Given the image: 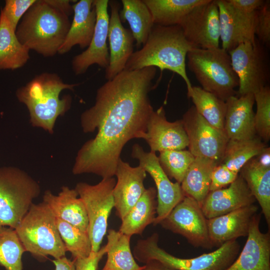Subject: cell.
Returning <instances> with one entry per match:
<instances>
[{"label": "cell", "mask_w": 270, "mask_h": 270, "mask_svg": "<svg viewBox=\"0 0 270 270\" xmlns=\"http://www.w3.org/2000/svg\"><path fill=\"white\" fill-rule=\"evenodd\" d=\"M46 2L69 16L74 13L72 5L70 4L72 0H46Z\"/></svg>", "instance_id": "cell-44"}, {"label": "cell", "mask_w": 270, "mask_h": 270, "mask_svg": "<svg viewBox=\"0 0 270 270\" xmlns=\"http://www.w3.org/2000/svg\"><path fill=\"white\" fill-rule=\"evenodd\" d=\"M152 16L155 25H179L196 6L208 0H143Z\"/></svg>", "instance_id": "cell-31"}, {"label": "cell", "mask_w": 270, "mask_h": 270, "mask_svg": "<svg viewBox=\"0 0 270 270\" xmlns=\"http://www.w3.org/2000/svg\"><path fill=\"white\" fill-rule=\"evenodd\" d=\"M260 216H253L244 246L225 270H270V232L260 231Z\"/></svg>", "instance_id": "cell-20"}, {"label": "cell", "mask_w": 270, "mask_h": 270, "mask_svg": "<svg viewBox=\"0 0 270 270\" xmlns=\"http://www.w3.org/2000/svg\"><path fill=\"white\" fill-rule=\"evenodd\" d=\"M254 94L234 96L226 101L224 131L229 140H244L257 136L254 126Z\"/></svg>", "instance_id": "cell-23"}, {"label": "cell", "mask_w": 270, "mask_h": 270, "mask_svg": "<svg viewBox=\"0 0 270 270\" xmlns=\"http://www.w3.org/2000/svg\"><path fill=\"white\" fill-rule=\"evenodd\" d=\"M26 252L42 262L51 256L58 259L67 252L56 224V217L44 201L32 204L15 228Z\"/></svg>", "instance_id": "cell-5"}, {"label": "cell", "mask_w": 270, "mask_h": 270, "mask_svg": "<svg viewBox=\"0 0 270 270\" xmlns=\"http://www.w3.org/2000/svg\"><path fill=\"white\" fill-rule=\"evenodd\" d=\"M187 94L200 114L212 126L224 130L226 109L225 101L197 86H192L188 90Z\"/></svg>", "instance_id": "cell-33"}, {"label": "cell", "mask_w": 270, "mask_h": 270, "mask_svg": "<svg viewBox=\"0 0 270 270\" xmlns=\"http://www.w3.org/2000/svg\"><path fill=\"white\" fill-rule=\"evenodd\" d=\"M70 23L68 16L46 0H36L22 17L16 34L30 50L44 57H52L64 43Z\"/></svg>", "instance_id": "cell-4"}, {"label": "cell", "mask_w": 270, "mask_h": 270, "mask_svg": "<svg viewBox=\"0 0 270 270\" xmlns=\"http://www.w3.org/2000/svg\"><path fill=\"white\" fill-rule=\"evenodd\" d=\"M114 177L102 178L96 184L78 182L75 190L83 201L88 220V234L92 252H97L107 232L108 218L114 208Z\"/></svg>", "instance_id": "cell-10"}, {"label": "cell", "mask_w": 270, "mask_h": 270, "mask_svg": "<svg viewBox=\"0 0 270 270\" xmlns=\"http://www.w3.org/2000/svg\"><path fill=\"white\" fill-rule=\"evenodd\" d=\"M29 52L20 42L16 31L0 10V70H14L22 67L30 58Z\"/></svg>", "instance_id": "cell-29"}, {"label": "cell", "mask_w": 270, "mask_h": 270, "mask_svg": "<svg viewBox=\"0 0 270 270\" xmlns=\"http://www.w3.org/2000/svg\"><path fill=\"white\" fill-rule=\"evenodd\" d=\"M74 17L65 40L58 54L68 52L76 45L88 48L94 35L96 14L94 0H80L72 5Z\"/></svg>", "instance_id": "cell-24"}, {"label": "cell", "mask_w": 270, "mask_h": 270, "mask_svg": "<svg viewBox=\"0 0 270 270\" xmlns=\"http://www.w3.org/2000/svg\"><path fill=\"white\" fill-rule=\"evenodd\" d=\"M108 4L111 12L108 38L110 44V62L105 72V78L107 80L112 79L124 70L128 60L134 52V41L130 30L122 24L119 3L111 0Z\"/></svg>", "instance_id": "cell-18"}, {"label": "cell", "mask_w": 270, "mask_h": 270, "mask_svg": "<svg viewBox=\"0 0 270 270\" xmlns=\"http://www.w3.org/2000/svg\"><path fill=\"white\" fill-rule=\"evenodd\" d=\"M258 210V206L252 204L207 219L209 238L213 247H219L227 242L246 236L252 218Z\"/></svg>", "instance_id": "cell-22"}, {"label": "cell", "mask_w": 270, "mask_h": 270, "mask_svg": "<svg viewBox=\"0 0 270 270\" xmlns=\"http://www.w3.org/2000/svg\"><path fill=\"white\" fill-rule=\"evenodd\" d=\"M141 270H175L170 268L160 262L152 260L148 261L143 266V268Z\"/></svg>", "instance_id": "cell-47"}, {"label": "cell", "mask_w": 270, "mask_h": 270, "mask_svg": "<svg viewBox=\"0 0 270 270\" xmlns=\"http://www.w3.org/2000/svg\"><path fill=\"white\" fill-rule=\"evenodd\" d=\"M255 201L245 180L238 174L228 188L210 192L201 208L205 217L210 219L250 206Z\"/></svg>", "instance_id": "cell-21"}, {"label": "cell", "mask_w": 270, "mask_h": 270, "mask_svg": "<svg viewBox=\"0 0 270 270\" xmlns=\"http://www.w3.org/2000/svg\"><path fill=\"white\" fill-rule=\"evenodd\" d=\"M239 174L257 200L270 228V168L260 164L254 158L246 162Z\"/></svg>", "instance_id": "cell-27"}, {"label": "cell", "mask_w": 270, "mask_h": 270, "mask_svg": "<svg viewBox=\"0 0 270 270\" xmlns=\"http://www.w3.org/2000/svg\"><path fill=\"white\" fill-rule=\"evenodd\" d=\"M156 190L154 187L146 188L130 211L121 220L119 231L132 236L141 235L146 228L153 224L156 215Z\"/></svg>", "instance_id": "cell-26"}, {"label": "cell", "mask_w": 270, "mask_h": 270, "mask_svg": "<svg viewBox=\"0 0 270 270\" xmlns=\"http://www.w3.org/2000/svg\"><path fill=\"white\" fill-rule=\"evenodd\" d=\"M107 232V258L102 270H141L143 266L136 262L131 252V236L114 229Z\"/></svg>", "instance_id": "cell-30"}, {"label": "cell", "mask_w": 270, "mask_h": 270, "mask_svg": "<svg viewBox=\"0 0 270 270\" xmlns=\"http://www.w3.org/2000/svg\"><path fill=\"white\" fill-rule=\"evenodd\" d=\"M40 192L39 184L24 171L0 167V226L15 229Z\"/></svg>", "instance_id": "cell-8"}, {"label": "cell", "mask_w": 270, "mask_h": 270, "mask_svg": "<svg viewBox=\"0 0 270 270\" xmlns=\"http://www.w3.org/2000/svg\"><path fill=\"white\" fill-rule=\"evenodd\" d=\"M195 157L188 150H168L160 152L158 161L169 178L180 184Z\"/></svg>", "instance_id": "cell-37"}, {"label": "cell", "mask_w": 270, "mask_h": 270, "mask_svg": "<svg viewBox=\"0 0 270 270\" xmlns=\"http://www.w3.org/2000/svg\"><path fill=\"white\" fill-rule=\"evenodd\" d=\"M56 224L67 252L73 260L88 257L92 252L88 232L56 218Z\"/></svg>", "instance_id": "cell-36"}, {"label": "cell", "mask_w": 270, "mask_h": 270, "mask_svg": "<svg viewBox=\"0 0 270 270\" xmlns=\"http://www.w3.org/2000/svg\"><path fill=\"white\" fill-rule=\"evenodd\" d=\"M218 164L211 159L195 157L180 184L185 196H188L202 204L210 192L213 170Z\"/></svg>", "instance_id": "cell-28"}, {"label": "cell", "mask_w": 270, "mask_h": 270, "mask_svg": "<svg viewBox=\"0 0 270 270\" xmlns=\"http://www.w3.org/2000/svg\"><path fill=\"white\" fill-rule=\"evenodd\" d=\"M187 66L202 88L226 101L236 96L238 79L228 52L222 48H192L188 53Z\"/></svg>", "instance_id": "cell-7"}, {"label": "cell", "mask_w": 270, "mask_h": 270, "mask_svg": "<svg viewBox=\"0 0 270 270\" xmlns=\"http://www.w3.org/2000/svg\"><path fill=\"white\" fill-rule=\"evenodd\" d=\"M156 232L145 239L138 240L133 250L134 258L145 264L155 260L175 270H225L236 260L240 251L236 240L227 242L214 252L198 256L182 258L175 256L158 245Z\"/></svg>", "instance_id": "cell-6"}, {"label": "cell", "mask_w": 270, "mask_h": 270, "mask_svg": "<svg viewBox=\"0 0 270 270\" xmlns=\"http://www.w3.org/2000/svg\"><path fill=\"white\" fill-rule=\"evenodd\" d=\"M24 252L15 229L0 226V266L6 270H22Z\"/></svg>", "instance_id": "cell-35"}, {"label": "cell", "mask_w": 270, "mask_h": 270, "mask_svg": "<svg viewBox=\"0 0 270 270\" xmlns=\"http://www.w3.org/2000/svg\"><path fill=\"white\" fill-rule=\"evenodd\" d=\"M146 174V172L140 166L132 167L121 158L118 160L114 175L117 180L113 190V196L116 214L120 220L146 190L144 180Z\"/></svg>", "instance_id": "cell-19"}, {"label": "cell", "mask_w": 270, "mask_h": 270, "mask_svg": "<svg viewBox=\"0 0 270 270\" xmlns=\"http://www.w3.org/2000/svg\"></svg>", "instance_id": "cell-48"}, {"label": "cell", "mask_w": 270, "mask_h": 270, "mask_svg": "<svg viewBox=\"0 0 270 270\" xmlns=\"http://www.w3.org/2000/svg\"><path fill=\"white\" fill-rule=\"evenodd\" d=\"M158 224L184 236L196 248H213L209 238L207 218L201 206L190 196H184Z\"/></svg>", "instance_id": "cell-11"}, {"label": "cell", "mask_w": 270, "mask_h": 270, "mask_svg": "<svg viewBox=\"0 0 270 270\" xmlns=\"http://www.w3.org/2000/svg\"><path fill=\"white\" fill-rule=\"evenodd\" d=\"M237 10L246 14L257 11L264 4V0H227Z\"/></svg>", "instance_id": "cell-43"}, {"label": "cell", "mask_w": 270, "mask_h": 270, "mask_svg": "<svg viewBox=\"0 0 270 270\" xmlns=\"http://www.w3.org/2000/svg\"><path fill=\"white\" fill-rule=\"evenodd\" d=\"M78 85L64 83L57 74L45 72L19 88L16 94L26 106L32 125L52 134L56 120L66 114L72 104V97L66 95L60 98V92L64 90L73 91Z\"/></svg>", "instance_id": "cell-3"}, {"label": "cell", "mask_w": 270, "mask_h": 270, "mask_svg": "<svg viewBox=\"0 0 270 270\" xmlns=\"http://www.w3.org/2000/svg\"><path fill=\"white\" fill-rule=\"evenodd\" d=\"M256 111L254 114L256 134L265 142L270 139V88L266 86L254 94Z\"/></svg>", "instance_id": "cell-38"}, {"label": "cell", "mask_w": 270, "mask_h": 270, "mask_svg": "<svg viewBox=\"0 0 270 270\" xmlns=\"http://www.w3.org/2000/svg\"><path fill=\"white\" fill-rule=\"evenodd\" d=\"M179 26L185 38L194 48L220 47V25L216 0H208L194 8Z\"/></svg>", "instance_id": "cell-14"}, {"label": "cell", "mask_w": 270, "mask_h": 270, "mask_svg": "<svg viewBox=\"0 0 270 270\" xmlns=\"http://www.w3.org/2000/svg\"><path fill=\"white\" fill-rule=\"evenodd\" d=\"M108 0H94L96 20L94 35L86 50L74 56L72 61L75 74L85 73L92 64L106 68L110 62L107 46L110 16L108 12Z\"/></svg>", "instance_id": "cell-15"}, {"label": "cell", "mask_w": 270, "mask_h": 270, "mask_svg": "<svg viewBox=\"0 0 270 270\" xmlns=\"http://www.w3.org/2000/svg\"><path fill=\"white\" fill-rule=\"evenodd\" d=\"M36 0H6L1 11L14 31L22 17Z\"/></svg>", "instance_id": "cell-39"}, {"label": "cell", "mask_w": 270, "mask_h": 270, "mask_svg": "<svg viewBox=\"0 0 270 270\" xmlns=\"http://www.w3.org/2000/svg\"><path fill=\"white\" fill-rule=\"evenodd\" d=\"M142 139L145 140L150 152L182 150L188 141L182 120L171 122L167 120L163 106L152 112Z\"/></svg>", "instance_id": "cell-17"}, {"label": "cell", "mask_w": 270, "mask_h": 270, "mask_svg": "<svg viewBox=\"0 0 270 270\" xmlns=\"http://www.w3.org/2000/svg\"><path fill=\"white\" fill-rule=\"evenodd\" d=\"M76 190L63 186L58 195L46 190L43 201L50 208L56 218L88 232V220L85 206Z\"/></svg>", "instance_id": "cell-25"}, {"label": "cell", "mask_w": 270, "mask_h": 270, "mask_svg": "<svg viewBox=\"0 0 270 270\" xmlns=\"http://www.w3.org/2000/svg\"><path fill=\"white\" fill-rule=\"evenodd\" d=\"M52 262L55 266V270H75L74 260L66 256L58 259H54Z\"/></svg>", "instance_id": "cell-45"}, {"label": "cell", "mask_w": 270, "mask_h": 270, "mask_svg": "<svg viewBox=\"0 0 270 270\" xmlns=\"http://www.w3.org/2000/svg\"><path fill=\"white\" fill-rule=\"evenodd\" d=\"M156 69L124 70L97 90L94 104L80 116L85 133H97L78 150L73 174L115 175L122 151L133 138H142L154 110L148 94Z\"/></svg>", "instance_id": "cell-1"}, {"label": "cell", "mask_w": 270, "mask_h": 270, "mask_svg": "<svg viewBox=\"0 0 270 270\" xmlns=\"http://www.w3.org/2000/svg\"><path fill=\"white\" fill-rule=\"evenodd\" d=\"M218 8L222 48L228 52L240 44L256 39L257 11L246 14L234 8L227 0H216Z\"/></svg>", "instance_id": "cell-16"}, {"label": "cell", "mask_w": 270, "mask_h": 270, "mask_svg": "<svg viewBox=\"0 0 270 270\" xmlns=\"http://www.w3.org/2000/svg\"><path fill=\"white\" fill-rule=\"evenodd\" d=\"M106 254L105 246L100 248L97 252H91L86 258L73 260L75 270H97L99 262Z\"/></svg>", "instance_id": "cell-42"}, {"label": "cell", "mask_w": 270, "mask_h": 270, "mask_svg": "<svg viewBox=\"0 0 270 270\" xmlns=\"http://www.w3.org/2000/svg\"><path fill=\"white\" fill-rule=\"evenodd\" d=\"M268 48L256 38L254 42L242 43L228 52L238 79L237 96L254 94L268 86L270 61Z\"/></svg>", "instance_id": "cell-9"}, {"label": "cell", "mask_w": 270, "mask_h": 270, "mask_svg": "<svg viewBox=\"0 0 270 270\" xmlns=\"http://www.w3.org/2000/svg\"><path fill=\"white\" fill-rule=\"evenodd\" d=\"M266 146L258 136L248 140H229L220 164L239 174L244 165L258 156Z\"/></svg>", "instance_id": "cell-34"}, {"label": "cell", "mask_w": 270, "mask_h": 270, "mask_svg": "<svg viewBox=\"0 0 270 270\" xmlns=\"http://www.w3.org/2000/svg\"><path fill=\"white\" fill-rule=\"evenodd\" d=\"M120 11L121 21L128 22L136 42V46H143L154 26L152 16L143 0H122Z\"/></svg>", "instance_id": "cell-32"}, {"label": "cell", "mask_w": 270, "mask_h": 270, "mask_svg": "<svg viewBox=\"0 0 270 270\" xmlns=\"http://www.w3.org/2000/svg\"><path fill=\"white\" fill-rule=\"evenodd\" d=\"M188 141V150L194 157L220 164L229 139L224 130L211 125L192 106L182 119Z\"/></svg>", "instance_id": "cell-12"}, {"label": "cell", "mask_w": 270, "mask_h": 270, "mask_svg": "<svg viewBox=\"0 0 270 270\" xmlns=\"http://www.w3.org/2000/svg\"><path fill=\"white\" fill-rule=\"evenodd\" d=\"M255 35L260 42L268 48L270 44V1L265 0L257 10Z\"/></svg>", "instance_id": "cell-40"}, {"label": "cell", "mask_w": 270, "mask_h": 270, "mask_svg": "<svg viewBox=\"0 0 270 270\" xmlns=\"http://www.w3.org/2000/svg\"><path fill=\"white\" fill-rule=\"evenodd\" d=\"M194 48L185 38L179 25L154 24L146 43L134 52L125 70H136L148 66L168 70L179 75L184 81L187 90L192 85L186 72L188 52Z\"/></svg>", "instance_id": "cell-2"}, {"label": "cell", "mask_w": 270, "mask_h": 270, "mask_svg": "<svg viewBox=\"0 0 270 270\" xmlns=\"http://www.w3.org/2000/svg\"><path fill=\"white\" fill-rule=\"evenodd\" d=\"M131 156L153 179L156 190V215L153 223L158 224L185 196L180 184L172 182L160 164L156 152H146L138 144L133 145Z\"/></svg>", "instance_id": "cell-13"}, {"label": "cell", "mask_w": 270, "mask_h": 270, "mask_svg": "<svg viewBox=\"0 0 270 270\" xmlns=\"http://www.w3.org/2000/svg\"><path fill=\"white\" fill-rule=\"evenodd\" d=\"M256 161L261 165L270 168V148L267 146L256 156Z\"/></svg>", "instance_id": "cell-46"}, {"label": "cell", "mask_w": 270, "mask_h": 270, "mask_svg": "<svg viewBox=\"0 0 270 270\" xmlns=\"http://www.w3.org/2000/svg\"><path fill=\"white\" fill-rule=\"evenodd\" d=\"M238 175L224 164H218L215 167L212 174L210 192L221 189L230 184Z\"/></svg>", "instance_id": "cell-41"}]
</instances>
